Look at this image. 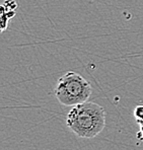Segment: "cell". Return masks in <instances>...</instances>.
<instances>
[{
    "instance_id": "7a4b0ae2",
    "label": "cell",
    "mask_w": 143,
    "mask_h": 150,
    "mask_svg": "<svg viewBox=\"0 0 143 150\" xmlns=\"http://www.w3.org/2000/svg\"><path fill=\"white\" fill-rule=\"evenodd\" d=\"M92 88L89 82L80 74L69 71L58 79L54 88L57 100L65 107H73L87 101Z\"/></svg>"
},
{
    "instance_id": "6da1fadb",
    "label": "cell",
    "mask_w": 143,
    "mask_h": 150,
    "mask_svg": "<svg viewBox=\"0 0 143 150\" xmlns=\"http://www.w3.org/2000/svg\"><path fill=\"white\" fill-rule=\"evenodd\" d=\"M66 125L79 138H94L105 127V111L91 101L73 105L66 117Z\"/></svg>"
},
{
    "instance_id": "277c9868",
    "label": "cell",
    "mask_w": 143,
    "mask_h": 150,
    "mask_svg": "<svg viewBox=\"0 0 143 150\" xmlns=\"http://www.w3.org/2000/svg\"><path fill=\"white\" fill-rule=\"evenodd\" d=\"M137 138L140 141H143V125L140 126V131L137 133Z\"/></svg>"
},
{
    "instance_id": "3957f363",
    "label": "cell",
    "mask_w": 143,
    "mask_h": 150,
    "mask_svg": "<svg viewBox=\"0 0 143 150\" xmlns=\"http://www.w3.org/2000/svg\"><path fill=\"white\" fill-rule=\"evenodd\" d=\"M134 118H135L137 124H139V126L143 125V105H136V108L134 109L133 112Z\"/></svg>"
}]
</instances>
